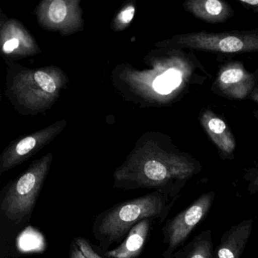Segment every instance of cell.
I'll return each instance as SVG.
<instances>
[{"instance_id": "6da1fadb", "label": "cell", "mask_w": 258, "mask_h": 258, "mask_svg": "<svg viewBox=\"0 0 258 258\" xmlns=\"http://www.w3.org/2000/svg\"><path fill=\"white\" fill-rule=\"evenodd\" d=\"M199 161L188 154H175L149 158L141 167L125 168L116 173L118 189H154L177 200L187 182L202 171Z\"/></svg>"}, {"instance_id": "7a4b0ae2", "label": "cell", "mask_w": 258, "mask_h": 258, "mask_svg": "<svg viewBox=\"0 0 258 258\" xmlns=\"http://www.w3.org/2000/svg\"><path fill=\"white\" fill-rule=\"evenodd\" d=\"M176 200L159 191L120 202L99 214L92 232L104 249L119 242L130 230L146 219L164 221Z\"/></svg>"}, {"instance_id": "3957f363", "label": "cell", "mask_w": 258, "mask_h": 258, "mask_svg": "<svg viewBox=\"0 0 258 258\" xmlns=\"http://www.w3.org/2000/svg\"><path fill=\"white\" fill-rule=\"evenodd\" d=\"M175 43L185 49L221 54L258 52V28L247 31L190 33L179 36Z\"/></svg>"}, {"instance_id": "277c9868", "label": "cell", "mask_w": 258, "mask_h": 258, "mask_svg": "<svg viewBox=\"0 0 258 258\" xmlns=\"http://www.w3.org/2000/svg\"><path fill=\"white\" fill-rule=\"evenodd\" d=\"M46 166L44 164L31 169L15 181L1 200L0 208L4 215L19 223L31 214L43 186Z\"/></svg>"}, {"instance_id": "5b68a950", "label": "cell", "mask_w": 258, "mask_h": 258, "mask_svg": "<svg viewBox=\"0 0 258 258\" xmlns=\"http://www.w3.org/2000/svg\"><path fill=\"white\" fill-rule=\"evenodd\" d=\"M215 196L214 191L201 195L189 206L167 220L162 229L164 243L167 246L163 258H170L178 248L185 244L190 234L211 211Z\"/></svg>"}, {"instance_id": "8992f818", "label": "cell", "mask_w": 258, "mask_h": 258, "mask_svg": "<svg viewBox=\"0 0 258 258\" xmlns=\"http://www.w3.org/2000/svg\"><path fill=\"white\" fill-rule=\"evenodd\" d=\"M256 79L238 62H231L222 68L214 85L217 91L226 98L244 99L249 97L255 89Z\"/></svg>"}, {"instance_id": "52a82bcc", "label": "cell", "mask_w": 258, "mask_h": 258, "mask_svg": "<svg viewBox=\"0 0 258 258\" xmlns=\"http://www.w3.org/2000/svg\"><path fill=\"white\" fill-rule=\"evenodd\" d=\"M253 219L248 218L231 226L223 233L214 250V258H241L253 229Z\"/></svg>"}, {"instance_id": "ba28073f", "label": "cell", "mask_w": 258, "mask_h": 258, "mask_svg": "<svg viewBox=\"0 0 258 258\" xmlns=\"http://www.w3.org/2000/svg\"><path fill=\"white\" fill-rule=\"evenodd\" d=\"M201 124L212 140L220 156L224 159H232L235 152V137L223 119L211 110H205L201 114Z\"/></svg>"}, {"instance_id": "9c48e42d", "label": "cell", "mask_w": 258, "mask_h": 258, "mask_svg": "<svg viewBox=\"0 0 258 258\" xmlns=\"http://www.w3.org/2000/svg\"><path fill=\"white\" fill-rule=\"evenodd\" d=\"M184 8L198 19L210 24L223 23L234 14L230 5L222 0H188Z\"/></svg>"}, {"instance_id": "30bf717a", "label": "cell", "mask_w": 258, "mask_h": 258, "mask_svg": "<svg viewBox=\"0 0 258 258\" xmlns=\"http://www.w3.org/2000/svg\"><path fill=\"white\" fill-rule=\"evenodd\" d=\"M152 220L146 219L136 224L127 234L126 239L105 255L110 258H136L143 251L147 241Z\"/></svg>"}, {"instance_id": "8fae6325", "label": "cell", "mask_w": 258, "mask_h": 258, "mask_svg": "<svg viewBox=\"0 0 258 258\" xmlns=\"http://www.w3.org/2000/svg\"><path fill=\"white\" fill-rule=\"evenodd\" d=\"M212 232L205 229L196 235L189 242L183 244L170 258H214Z\"/></svg>"}, {"instance_id": "7c38bea8", "label": "cell", "mask_w": 258, "mask_h": 258, "mask_svg": "<svg viewBox=\"0 0 258 258\" xmlns=\"http://www.w3.org/2000/svg\"><path fill=\"white\" fill-rule=\"evenodd\" d=\"M182 78L183 75L178 69H170L154 81V90L161 95L169 94L181 85Z\"/></svg>"}, {"instance_id": "4fadbf2b", "label": "cell", "mask_w": 258, "mask_h": 258, "mask_svg": "<svg viewBox=\"0 0 258 258\" xmlns=\"http://www.w3.org/2000/svg\"><path fill=\"white\" fill-rule=\"evenodd\" d=\"M67 16V7L62 0H54L49 8V18L55 24L61 23Z\"/></svg>"}, {"instance_id": "5bb4252c", "label": "cell", "mask_w": 258, "mask_h": 258, "mask_svg": "<svg viewBox=\"0 0 258 258\" xmlns=\"http://www.w3.org/2000/svg\"><path fill=\"white\" fill-rule=\"evenodd\" d=\"M34 79L38 85L46 93H52L56 90V86L53 79L45 72H36L34 74Z\"/></svg>"}, {"instance_id": "9a60e30c", "label": "cell", "mask_w": 258, "mask_h": 258, "mask_svg": "<svg viewBox=\"0 0 258 258\" xmlns=\"http://www.w3.org/2000/svg\"><path fill=\"white\" fill-rule=\"evenodd\" d=\"M244 179L247 182V191L250 196L258 195V166L247 170L244 175Z\"/></svg>"}, {"instance_id": "2e32d148", "label": "cell", "mask_w": 258, "mask_h": 258, "mask_svg": "<svg viewBox=\"0 0 258 258\" xmlns=\"http://www.w3.org/2000/svg\"><path fill=\"white\" fill-rule=\"evenodd\" d=\"M75 243H76L78 247H79L80 250L84 253L86 258H103L99 256L96 250H93L91 244L88 242L86 238H81V237H78L75 239Z\"/></svg>"}, {"instance_id": "e0dca14e", "label": "cell", "mask_w": 258, "mask_h": 258, "mask_svg": "<svg viewBox=\"0 0 258 258\" xmlns=\"http://www.w3.org/2000/svg\"><path fill=\"white\" fill-rule=\"evenodd\" d=\"M36 144H37V142H36L35 139L33 137H27L22 140L16 146V154L19 157L25 156L34 149Z\"/></svg>"}, {"instance_id": "ac0fdd59", "label": "cell", "mask_w": 258, "mask_h": 258, "mask_svg": "<svg viewBox=\"0 0 258 258\" xmlns=\"http://www.w3.org/2000/svg\"><path fill=\"white\" fill-rule=\"evenodd\" d=\"M134 14L135 9L134 7H129L120 13L119 19L123 24H129L134 19Z\"/></svg>"}, {"instance_id": "d6986e66", "label": "cell", "mask_w": 258, "mask_h": 258, "mask_svg": "<svg viewBox=\"0 0 258 258\" xmlns=\"http://www.w3.org/2000/svg\"><path fill=\"white\" fill-rule=\"evenodd\" d=\"M238 3L244 8L258 13V0H238Z\"/></svg>"}, {"instance_id": "ffe728a7", "label": "cell", "mask_w": 258, "mask_h": 258, "mask_svg": "<svg viewBox=\"0 0 258 258\" xmlns=\"http://www.w3.org/2000/svg\"><path fill=\"white\" fill-rule=\"evenodd\" d=\"M19 46V41L17 39H12L6 42L4 45V51L6 53H11L15 49H17Z\"/></svg>"}, {"instance_id": "44dd1931", "label": "cell", "mask_w": 258, "mask_h": 258, "mask_svg": "<svg viewBox=\"0 0 258 258\" xmlns=\"http://www.w3.org/2000/svg\"><path fill=\"white\" fill-rule=\"evenodd\" d=\"M70 258H86L84 253H82L79 247L77 245L76 243L73 241L70 249Z\"/></svg>"}, {"instance_id": "7402d4cb", "label": "cell", "mask_w": 258, "mask_h": 258, "mask_svg": "<svg viewBox=\"0 0 258 258\" xmlns=\"http://www.w3.org/2000/svg\"><path fill=\"white\" fill-rule=\"evenodd\" d=\"M249 99L258 103V87H255L253 91L252 92L250 96H249Z\"/></svg>"}, {"instance_id": "603a6c76", "label": "cell", "mask_w": 258, "mask_h": 258, "mask_svg": "<svg viewBox=\"0 0 258 258\" xmlns=\"http://www.w3.org/2000/svg\"><path fill=\"white\" fill-rule=\"evenodd\" d=\"M255 117L258 120V111L254 113Z\"/></svg>"}]
</instances>
